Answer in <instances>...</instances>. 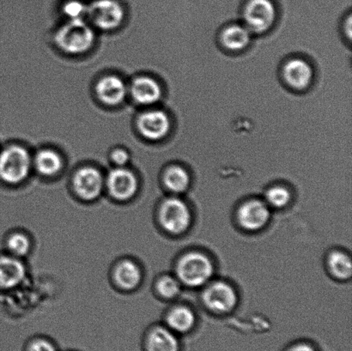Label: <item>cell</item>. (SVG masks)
Masks as SVG:
<instances>
[{
    "instance_id": "cell-5",
    "label": "cell",
    "mask_w": 352,
    "mask_h": 351,
    "mask_svg": "<svg viewBox=\"0 0 352 351\" xmlns=\"http://www.w3.org/2000/svg\"><path fill=\"white\" fill-rule=\"evenodd\" d=\"M245 24L252 33L267 32L274 25L276 9L271 0H250L244 9Z\"/></svg>"
},
{
    "instance_id": "cell-4",
    "label": "cell",
    "mask_w": 352,
    "mask_h": 351,
    "mask_svg": "<svg viewBox=\"0 0 352 351\" xmlns=\"http://www.w3.org/2000/svg\"><path fill=\"white\" fill-rule=\"evenodd\" d=\"M160 222L162 226L168 233L172 235H181L191 225V211L182 199H168L162 205Z\"/></svg>"
},
{
    "instance_id": "cell-28",
    "label": "cell",
    "mask_w": 352,
    "mask_h": 351,
    "mask_svg": "<svg viewBox=\"0 0 352 351\" xmlns=\"http://www.w3.org/2000/svg\"><path fill=\"white\" fill-rule=\"evenodd\" d=\"M112 159L113 163L119 165V166H123L129 160V154L126 151L123 150H116L112 153Z\"/></svg>"
},
{
    "instance_id": "cell-15",
    "label": "cell",
    "mask_w": 352,
    "mask_h": 351,
    "mask_svg": "<svg viewBox=\"0 0 352 351\" xmlns=\"http://www.w3.org/2000/svg\"><path fill=\"white\" fill-rule=\"evenodd\" d=\"M25 277V267L21 261L12 257H0V288L17 286Z\"/></svg>"
},
{
    "instance_id": "cell-29",
    "label": "cell",
    "mask_w": 352,
    "mask_h": 351,
    "mask_svg": "<svg viewBox=\"0 0 352 351\" xmlns=\"http://www.w3.org/2000/svg\"><path fill=\"white\" fill-rule=\"evenodd\" d=\"M288 351H317L315 347L309 345V343H298V345H296L292 346L291 349Z\"/></svg>"
},
{
    "instance_id": "cell-2",
    "label": "cell",
    "mask_w": 352,
    "mask_h": 351,
    "mask_svg": "<svg viewBox=\"0 0 352 351\" xmlns=\"http://www.w3.org/2000/svg\"><path fill=\"white\" fill-rule=\"evenodd\" d=\"M176 273L179 282L191 288L208 283L214 274L212 261L206 254L189 253L179 260Z\"/></svg>"
},
{
    "instance_id": "cell-26",
    "label": "cell",
    "mask_w": 352,
    "mask_h": 351,
    "mask_svg": "<svg viewBox=\"0 0 352 351\" xmlns=\"http://www.w3.org/2000/svg\"><path fill=\"white\" fill-rule=\"evenodd\" d=\"M87 6L79 0H69L63 6V12L69 19H82V15L86 14Z\"/></svg>"
},
{
    "instance_id": "cell-12",
    "label": "cell",
    "mask_w": 352,
    "mask_h": 351,
    "mask_svg": "<svg viewBox=\"0 0 352 351\" xmlns=\"http://www.w3.org/2000/svg\"><path fill=\"white\" fill-rule=\"evenodd\" d=\"M284 78L292 89L302 91L309 87L313 78L311 67L301 58H294L285 64Z\"/></svg>"
},
{
    "instance_id": "cell-21",
    "label": "cell",
    "mask_w": 352,
    "mask_h": 351,
    "mask_svg": "<svg viewBox=\"0 0 352 351\" xmlns=\"http://www.w3.org/2000/svg\"><path fill=\"white\" fill-rule=\"evenodd\" d=\"M164 182L171 192L182 194L188 190L189 187V174L182 167L172 166L165 173Z\"/></svg>"
},
{
    "instance_id": "cell-7",
    "label": "cell",
    "mask_w": 352,
    "mask_h": 351,
    "mask_svg": "<svg viewBox=\"0 0 352 351\" xmlns=\"http://www.w3.org/2000/svg\"><path fill=\"white\" fill-rule=\"evenodd\" d=\"M203 301L210 310L226 314L236 308L238 297L236 291L230 284L217 281L210 284L204 291Z\"/></svg>"
},
{
    "instance_id": "cell-25",
    "label": "cell",
    "mask_w": 352,
    "mask_h": 351,
    "mask_svg": "<svg viewBox=\"0 0 352 351\" xmlns=\"http://www.w3.org/2000/svg\"><path fill=\"white\" fill-rule=\"evenodd\" d=\"M7 246L10 252L16 256H23L29 252L30 240L25 236L15 234L10 237Z\"/></svg>"
},
{
    "instance_id": "cell-27",
    "label": "cell",
    "mask_w": 352,
    "mask_h": 351,
    "mask_svg": "<svg viewBox=\"0 0 352 351\" xmlns=\"http://www.w3.org/2000/svg\"><path fill=\"white\" fill-rule=\"evenodd\" d=\"M26 351H58V350L54 343L39 339L28 343Z\"/></svg>"
},
{
    "instance_id": "cell-10",
    "label": "cell",
    "mask_w": 352,
    "mask_h": 351,
    "mask_svg": "<svg viewBox=\"0 0 352 351\" xmlns=\"http://www.w3.org/2000/svg\"><path fill=\"white\" fill-rule=\"evenodd\" d=\"M107 185L110 194L119 201L133 197L138 190V181L132 172L125 168H116L109 174Z\"/></svg>"
},
{
    "instance_id": "cell-14",
    "label": "cell",
    "mask_w": 352,
    "mask_h": 351,
    "mask_svg": "<svg viewBox=\"0 0 352 351\" xmlns=\"http://www.w3.org/2000/svg\"><path fill=\"white\" fill-rule=\"evenodd\" d=\"M144 348L146 351H181V345L170 329L157 328L148 335Z\"/></svg>"
},
{
    "instance_id": "cell-3",
    "label": "cell",
    "mask_w": 352,
    "mask_h": 351,
    "mask_svg": "<svg viewBox=\"0 0 352 351\" xmlns=\"http://www.w3.org/2000/svg\"><path fill=\"white\" fill-rule=\"evenodd\" d=\"M30 157L23 147L13 146L0 154V178L10 184L23 181L29 174Z\"/></svg>"
},
{
    "instance_id": "cell-24",
    "label": "cell",
    "mask_w": 352,
    "mask_h": 351,
    "mask_svg": "<svg viewBox=\"0 0 352 351\" xmlns=\"http://www.w3.org/2000/svg\"><path fill=\"white\" fill-rule=\"evenodd\" d=\"M157 290L164 297L174 298L181 291V284L173 277L165 276L158 282Z\"/></svg>"
},
{
    "instance_id": "cell-23",
    "label": "cell",
    "mask_w": 352,
    "mask_h": 351,
    "mask_svg": "<svg viewBox=\"0 0 352 351\" xmlns=\"http://www.w3.org/2000/svg\"><path fill=\"white\" fill-rule=\"evenodd\" d=\"M265 203L269 207L285 208L291 202V192L283 185H274L269 188L265 195Z\"/></svg>"
},
{
    "instance_id": "cell-9",
    "label": "cell",
    "mask_w": 352,
    "mask_h": 351,
    "mask_svg": "<svg viewBox=\"0 0 352 351\" xmlns=\"http://www.w3.org/2000/svg\"><path fill=\"white\" fill-rule=\"evenodd\" d=\"M138 128L144 137L151 140L163 139L170 129L168 115L161 110H151L142 113L138 120Z\"/></svg>"
},
{
    "instance_id": "cell-11",
    "label": "cell",
    "mask_w": 352,
    "mask_h": 351,
    "mask_svg": "<svg viewBox=\"0 0 352 351\" xmlns=\"http://www.w3.org/2000/svg\"><path fill=\"white\" fill-rule=\"evenodd\" d=\"M76 192L82 199L92 201L99 197L103 188L101 173L94 168H84L74 177Z\"/></svg>"
},
{
    "instance_id": "cell-13",
    "label": "cell",
    "mask_w": 352,
    "mask_h": 351,
    "mask_svg": "<svg viewBox=\"0 0 352 351\" xmlns=\"http://www.w3.org/2000/svg\"><path fill=\"white\" fill-rule=\"evenodd\" d=\"M96 91L102 102L117 105L125 98L126 89L122 79L116 76H108L98 82Z\"/></svg>"
},
{
    "instance_id": "cell-20",
    "label": "cell",
    "mask_w": 352,
    "mask_h": 351,
    "mask_svg": "<svg viewBox=\"0 0 352 351\" xmlns=\"http://www.w3.org/2000/svg\"><path fill=\"white\" fill-rule=\"evenodd\" d=\"M331 273L341 280L350 278L352 273L351 260L348 254L340 251H334L327 259Z\"/></svg>"
},
{
    "instance_id": "cell-17",
    "label": "cell",
    "mask_w": 352,
    "mask_h": 351,
    "mask_svg": "<svg viewBox=\"0 0 352 351\" xmlns=\"http://www.w3.org/2000/svg\"><path fill=\"white\" fill-rule=\"evenodd\" d=\"M250 33L246 27L234 24L223 30L221 41L227 49L239 51L244 49L250 44Z\"/></svg>"
},
{
    "instance_id": "cell-6",
    "label": "cell",
    "mask_w": 352,
    "mask_h": 351,
    "mask_svg": "<svg viewBox=\"0 0 352 351\" xmlns=\"http://www.w3.org/2000/svg\"><path fill=\"white\" fill-rule=\"evenodd\" d=\"M86 15L99 29L113 30L122 23L124 10L116 0H96L87 6Z\"/></svg>"
},
{
    "instance_id": "cell-1",
    "label": "cell",
    "mask_w": 352,
    "mask_h": 351,
    "mask_svg": "<svg viewBox=\"0 0 352 351\" xmlns=\"http://www.w3.org/2000/svg\"><path fill=\"white\" fill-rule=\"evenodd\" d=\"M94 40V31L82 19L69 20L55 36L58 46L71 54L85 53L91 47Z\"/></svg>"
},
{
    "instance_id": "cell-16",
    "label": "cell",
    "mask_w": 352,
    "mask_h": 351,
    "mask_svg": "<svg viewBox=\"0 0 352 351\" xmlns=\"http://www.w3.org/2000/svg\"><path fill=\"white\" fill-rule=\"evenodd\" d=\"M131 93L134 100L143 105L153 104L160 99L162 95L160 84L149 77L136 78L133 82Z\"/></svg>"
},
{
    "instance_id": "cell-18",
    "label": "cell",
    "mask_w": 352,
    "mask_h": 351,
    "mask_svg": "<svg viewBox=\"0 0 352 351\" xmlns=\"http://www.w3.org/2000/svg\"><path fill=\"white\" fill-rule=\"evenodd\" d=\"M195 315L191 308L179 306L168 313L167 323L168 328L175 333H186L195 325Z\"/></svg>"
},
{
    "instance_id": "cell-8",
    "label": "cell",
    "mask_w": 352,
    "mask_h": 351,
    "mask_svg": "<svg viewBox=\"0 0 352 351\" xmlns=\"http://www.w3.org/2000/svg\"><path fill=\"white\" fill-rule=\"evenodd\" d=\"M237 218L243 229L256 231L267 225L271 218L270 209L265 201L252 199L245 202L238 210Z\"/></svg>"
},
{
    "instance_id": "cell-19",
    "label": "cell",
    "mask_w": 352,
    "mask_h": 351,
    "mask_svg": "<svg viewBox=\"0 0 352 351\" xmlns=\"http://www.w3.org/2000/svg\"><path fill=\"white\" fill-rule=\"evenodd\" d=\"M116 280L120 287L125 290H133L140 283V270L131 261H123L117 267Z\"/></svg>"
},
{
    "instance_id": "cell-22",
    "label": "cell",
    "mask_w": 352,
    "mask_h": 351,
    "mask_svg": "<svg viewBox=\"0 0 352 351\" xmlns=\"http://www.w3.org/2000/svg\"><path fill=\"white\" fill-rule=\"evenodd\" d=\"M36 166L41 174L50 177L61 170L62 160L54 151L44 150L36 155Z\"/></svg>"
}]
</instances>
